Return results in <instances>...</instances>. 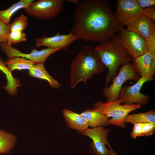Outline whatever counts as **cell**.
I'll return each mask as SVG.
<instances>
[{
	"label": "cell",
	"instance_id": "cell-1",
	"mask_svg": "<svg viewBox=\"0 0 155 155\" xmlns=\"http://www.w3.org/2000/svg\"><path fill=\"white\" fill-rule=\"evenodd\" d=\"M123 28L105 0H84L78 5L72 29L78 39L100 43Z\"/></svg>",
	"mask_w": 155,
	"mask_h": 155
},
{
	"label": "cell",
	"instance_id": "cell-2",
	"mask_svg": "<svg viewBox=\"0 0 155 155\" xmlns=\"http://www.w3.org/2000/svg\"><path fill=\"white\" fill-rule=\"evenodd\" d=\"M106 67L99 59L94 48L89 44L84 45L71 63L69 84L75 88L81 82L85 84L94 74L104 72Z\"/></svg>",
	"mask_w": 155,
	"mask_h": 155
},
{
	"label": "cell",
	"instance_id": "cell-3",
	"mask_svg": "<svg viewBox=\"0 0 155 155\" xmlns=\"http://www.w3.org/2000/svg\"><path fill=\"white\" fill-rule=\"evenodd\" d=\"M94 48L100 61L108 69L105 87L115 76L120 66L130 63L133 59L124 48L119 37L115 35Z\"/></svg>",
	"mask_w": 155,
	"mask_h": 155
},
{
	"label": "cell",
	"instance_id": "cell-4",
	"mask_svg": "<svg viewBox=\"0 0 155 155\" xmlns=\"http://www.w3.org/2000/svg\"><path fill=\"white\" fill-rule=\"evenodd\" d=\"M121 99L118 100L107 102L98 101L94 104L96 108L103 114L108 119L110 124L114 125L122 128L126 127L127 124L125 122L126 117L131 112L140 108V104H133L130 105H121L123 103Z\"/></svg>",
	"mask_w": 155,
	"mask_h": 155
},
{
	"label": "cell",
	"instance_id": "cell-5",
	"mask_svg": "<svg viewBox=\"0 0 155 155\" xmlns=\"http://www.w3.org/2000/svg\"><path fill=\"white\" fill-rule=\"evenodd\" d=\"M34 0L24 12L30 16L41 20H49L57 16L63 11V0Z\"/></svg>",
	"mask_w": 155,
	"mask_h": 155
},
{
	"label": "cell",
	"instance_id": "cell-6",
	"mask_svg": "<svg viewBox=\"0 0 155 155\" xmlns=\"http://www.w3.org/2000/svg\"><path fill=\"white\" fill-rule=\"evenodd\" d=\"M140 78L134 71L130 63L122 66L118 75L113 79L111 84L109 86L105 87L103 90V94L106 99L107 102L119 99V93L123 85L126 81L134 80L137 82Z\"/></svg>",
	"mask_w": 155,
	"mask_h": 155
},
{
	"label": "cell",
	"instance_id": "cell-7",
	"mask_svg": "<svg viewBox=\"0 0 155 155\" xmlns=\"http://www.w3.org/2000/svg\"><path fill=\"white\" fill-rule=\"evenodd\" d=\"M110 132L109 128L98 127L90 129L88 128L82 134L90 138L92 142L90 144L89 152L94 155H108L109 150L106 147L112 148L108 140V135Z\"/></svg>",
	"mask_w": 155,
	"mask_h": 155
},
{
	"label": "cell",
	"instance_id": "cell-8",
	"mask_svg": "<svg viewBox=\"0 0 155 155\" xmlns=\"http://www.w3.org/2000/svg\"><path fill=\"white\" fill-rule=\"evenodd\" d=\"M119 38L124 48L133 59L148 51L146 40L138 34L122 28Z\"/></svg>",
	"mask_w": 155,
	"mask_h": 155
},
{
	"label": "cell",
	"instance_id": "cell-9",
	"mask_svg": "<svg viewBox=\"0 0 155 155\" xmlns=\"http://www.w3.org/2000/svg\"><path fill=\"white\" fill-rule=\"evenodd\" d=\"M150 81L153 80L150 78H140L133 85L123 86L119 94V99L123 100L124 104L135 103L141 105H146L150 100V97L141 93L140 90L145 83Z\"/></svg>",
	"mask_w": 155,
	"mask_h": 155
},
{
	"label": "cell",
	"instance_id": "cell-10",
	"mask_svg": "<svg viewBox=\"0 0 155 155\" xmlns=\"http://www.w3.org/2000/svg\"><path fill=\"white\" fill-rule=\"evenodd\" d=\"M136 0H118L115 16L122 27L143 14Z\"/></svg>",
	"mask_w": 155,
	"mask_h": 155
},
{
	"label": "cell",
	"instance_id": "cell-11",
	"mask_svg": "<svg viewBox=\"0 0 155 155\" xmlns=\"http://www.w3.org/2000/svg\"><path fill=\"white\" fill-rule=\"evenodd\" d=\"M1 49L8 59L15 57H22L33 61L36 63H44L49 57L53 53L60 50L59 49L47 48L40 51L33 49L29 53H24L13 48L6 43L0 44Z\"/></svg>",
	"mask_w": 155,
	"mask_h": 155
},
{
	"label": "cell",
	"instance_id": "cell-12",
	"mask_svg": "<svg viewBox=\"0 0 155 155\" xmlns=\"http://www.w3.org/2000/svg\"><path fill=\"white\" fill-rule=\"evenodd\" d=\"M77 39V37L72 29L67 34H58L51 37L44 36L38 38L35 40V46L38 47L45 46L47 48L61 50L66 49L73 42Z\"/></svg>",
	"mask_w": 155,
	"mask_h": 155
},
{
	"label": "cell",
	"instance_id": "cell-13",
	"mask_svg": "<svg viewBox=\"0 0 155 155\" xmlns=\"http://www.w3.org/2000/svg\"><path fill=\"white\" fill-rule=\"evenodd\" d=\"M131 63L134 71L140 78H150L154 81L155 57L149 52L133 59Z\"/></svg>",
	"mask_w": 155,
	"mask_h": 155
},
{
	"label": "cell",
	"instance_id": "cell-14",
	"mask_svg": "<svg viewBox=\"0 0 155 155\" xmlns=\"http://www.w3.org/2000/svg\"><path fill=\"white\" fill-rule=\"evenodd\" d=\"M127 30L135 32L146 40L155 31L154 21L143 14L127 26Z\"/></svg>",
	"mask_w": 155,
	"mask_h": 155
},
{
	"label": "cell",
	"instance_id": "cell-15",
	"mask_svg": "<svg viewBox=\"0 0 155 155\" xmlns=\"http://www.w3.org/2000/svg\"><path fill=\"white\" fill-rule=\"evenodd\" d=\"M62 112L68 128L81 133L88 128L86 121L80 114L67 109H63Z\"/></svg>",
	"mask_w": 155,
	"mask_h": 155
},
{
	"label": "cell",
	"instance_id": "cell-16",
	"mask_svg": "<svg viewBox=\"0 0 155 155\" xmlns=\"http://www.w3.org/2000/svg\"><path fill=\"white\" fill-rule=\"evenodd\" d=\"M86 121L88 126L103 127L109 125L108 119L96 108H87L80 114Z\"/></svg>",
	"mask_w": 155,
	"mask_h": 155
},
{
	"label": "cell",
	"instance_id": "cell-17",
	"mask_svg": "<svg viewBox=\"0 0 155 155\" xmlns=\"http://www.w3.org/2000/svg\"><path fill=\"white\" fill-rule=\"evenodd\" d=\"M28 73L32 77L47 81L53 88L59 89L61 87V85L57 80L48 73L44 67V63L35 64L32 68L29 70Z\"/></svg>",
	"mask_w": 155,
	"mask_h": 155
},
{
	"label": "cell",
	"instance_id": "cell-18",
	"mask_svg": "<svg viewBox=\"0 0 155 155\" xmlns=\"http://www.w3.org/2000/svg\"><path fill=\"white\" fill-rule=\"evenodd\" d=\"M0 70L5 75L7 83L5 88L7 93L11 95H16L17 93V88L20 87L22 85L20 80L14 78L12 75L11 71L5 64V62L0 57Z\"/></svg>",
	"mask_w": 155,
	"mask_h": 155
},
{
	"label": "cell",
	"instance_id": "cell-19",
	"mask_svg": "<svg viewBox=\"0 0 155 155\" xmlns=\"http://www.w3.org/2000/svg\"><path fill=\"white\" fill-rule=\"evenodd\" d=\"M34 0H20L5 10H0V20L4 23L10 24L12 15L19 9H26Z\"/></svg>",
	"mask_w": 155,
	"mask_h": 155
},
{
	"label": "cell",
	"instance_id": "cell-20",
	"mask_svg": "<svg viewBox=\"0 0 155 155\" xmlns=\"http://www.w3.org/2000/svg\"><path fill=\"white\" fill-rule=\"evenodd\" d=\"M125 123L133 124L137 123L149 122L155 124V111L151 110L147 112L129 115L125 120Z\"/></svg>",
	"mask_w": 155,
	"mask_h": 155
},
{
	"label": "cell",
	"instance_id": "cell-21",
	"mask_svg": "<svg viewBox=\"0 0 155 155\" xmlns=\"http://www.w3.org/2000/svg\"><path fill=\"white\" fill-rule=\"evenodd\" d=\"M5 63L11 71L15 69L19 70L25 69L29 70L36 64L31 60L20 57L8 59L5 61Z\"/></svg>",
	"mask_w": 155,
	"mask_h": 155
},
{
	"label": "cell",
	"instance_id": "cell-22",
	"mask_svg": "<svg viewBox=\"0 0 155 155\" xmlns=\"http://www.w3.org/2000/svg\"><path fill=\"white\" fill-rule=\"evenodd\" d=\"M16 142L14 135L0 129V154L8 153L14 147Z\"/></svg>",
	"mask_w": 155,
	"mask_h": 155
},
{
	"label": "cell",
	"instance_id": "cell-23",
	"mask_svg": "<svg viewBox=\"0 0 155 155\" xmlns=\"http://www.w3.org/2000/svg\"><path fill=\"white\" fill-rule=\"evenodd\" d=\"M28 18L24 14L16 17L10 24V31L20 30L22 31L27 28L28 23Z\"/></svg>",
	"mask_w": 155,
	"mask_h": 155
},
{
	"label": "cell",
	"instance_id": "cell-24",
	"mask_svg": "<svg viewBox=\"0 0 155 155\" xmlns=\"http://www.w3.org/2000/svg\"><path fill=\"white\" fill-rule=\"evenodd\" d=\"M27 39L26 34L22 31L18 30L10 32L8 37L7 44L11 45L21 42L25 41Z\"/></svg>",
	"mask_w": 155,
	"mask_h": 155
},
{
	"label": "cell",
	"instance_id": "cell-25",
	"mask_svg": "<svg viewBox=\"0 0 155 155\" xmlns=\"http://www.w3.org/2000/svg\"><path fill=\"white\" fill-rule=\"evenodd\" d=\"M10 32V24H6L0 20V44L7 43Z\"/></svg>",
	"mask_w": 155,
	"mask_h": 155
},
{
	"label": "cell",
	"instance_id": "cell-26",
	"mask_svg": "<svg viewBox=\"0 0 155 155\" xmlns=\"http://www.w3.org/2000/svg\"><path fill=\"white\" fill-rule=\"evenodd\" d=\"M141 136L152 135L155 131V124L149 122L142 123Z\"/></svg>",
	"mask_w": 155,
	"mask_h": 155
},
{
	"label": "cell",
	"instance_id": "cell-27",
	"mask_svg": "<svg viewBox=\"0 0 155 155\" xmlns=\"http://www.w3.org/2000/svg\"><path fill=\"white\" fill-rule=\"evenodd\" d=\"M148 51L155 57V31L146 40Z\"/></svg>",
	"mask_w": 155,
	"mask_h": 155
},
{
	"label": "cell",
	"instance_id": "cell-28",
	"mask_svg": "<svg viewBox=\"0 0 155 155\" xmlns=\"http://www.w3.org/2000/svg\"><path fill=\"white\" fill-rule=\"evenodd\" d=\"M134 127L130 134L132 138L135 139L137 137L141 136L142 123H137L133 124Z\"/></svg>",
	"mask_w": 155,
	"mask_h": 155
},
{
	"label": "cell",
	"instance_id": "cell-29",
	"mask_svg": "<svg viewBox=\"0 0 155 155\" xmlns=\"http://www.w3.org/2000/svg\"><path fill=\"white\" fill-rule=\"evenodd\" d=\"M139 6L143 9L154 6L155 0H136Z\"/></svg>",
	"mask_w": 155,
	"mask_h": 155
},
{
	"label": "cell",
	"instance_id": "cell-30",
	"mask_svg": "<svg viewBox=\"0 0 155 155\" xmlns=\"http://www.w3.org/2000/svg\"><path fill=\"white\" fill-rule=\"evenodd\" d=\"M143 14L154 21L155 20V8L154 6L143 9Z\"/></svg>",
	"mask_w": 155,
	"mask_h": 155
},
{
	"label": "cell",
	"instance_id": "cell-31",
	"mask_svg": "<svg viewBox=\"0 0 155 155\" xmlns=\"http://www.w3.org/2000/svg\"><path fill=\"white\" fill-rule=\"evenodd\" d=\"M109 150V153L108 155H118L116 152L113 150L112 148H110Z\"/></svg>",
	"mask_w": 155,
	"mask_h": 155
},
{
	"label": "cell",
	"instance_id": "cell-32",
	"mask_svg": "<svg viewBox=\"0 0 155 155\" xmlns=\"http://www.w3.org/2000/svg\"><path fill=\"white\" fill-rule=\"evenodd\" d=\"M66 1L69 2L77 5L78 4L80 3L79 1L78 0H66Z\"/></svg>",
	"mask_w": 155,
	"mask_h": 155
}]
</instances>
